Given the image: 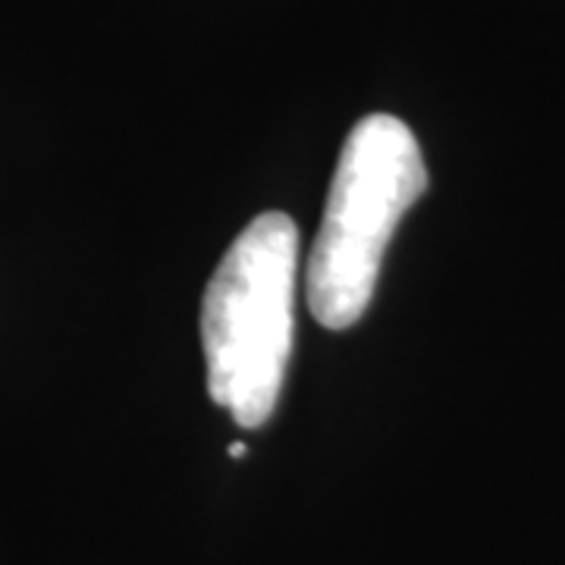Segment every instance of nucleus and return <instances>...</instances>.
<instances>
[{
    "mask_svg": "<svg viewBox=\"0 0 565 565\" xmlns=\"http://www.w3.org/2000/svg\"><path fill=\"white\" fill-rule=\"evenodd\" d=\"M299 230L280 211L245 226L207 282L202 345L211 399L239 427H262L280 403L292 352Z\"/></svg>",
    "mask_w": 565,
    "mask_h": 565,
    "instance_id": "obj_1",
    "label": "nucleus"
},
{
    "mask_svg": "<svg viewBox=\"0 0 565 565\" xmlns=\"http://www.w3.org/2000/svg\"><path fill=\"white\" fill-rule=\"evenodd\" d=\"M424 189L422 148L399 117L371 114L349 132L305 277L308 308L327 330L367 311L390 239Z\"/></svg>",
    "mask_w": 565,
    "mask_h": 565,
    "instance_id": "obj_2",
    "label": "nucleus"
},
{
    "mask_svg": "<svg viewBox=\"0 0 565 565\" xmlns=\"http://www.w3.org/2000/svg\"><path fill=\"white\" fill-rule=\"evenodd\" d=\"M230 456H233V459H243V456H245V444H233V446H230Z\"/></svg>",
    "mask_w": 565,
    "mask_h": 565,
    "instance_id": "obj_3",
    "label": "nucleus"
}]
</instances>
